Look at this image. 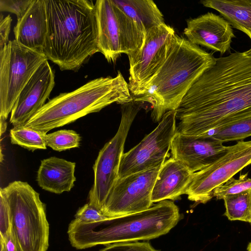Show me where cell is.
Segmentation results:
<instances>
[{"mask_svg": "<svg viewBox=\"0 0 251 251\" xmlns=\"http://www.w3.org/2000/svg\"><path fill=\"white\" fill-rule=\"evenodd\" d=\"M183 34L191 43L221 54L229 49L232 39L235 37L230 24L211 12L188 20Z\"/></svg>", "mask_w": 251, "mask_h": 251, "instance_id": "16", "label": "cell"}, {"mask_svg": "<svg viewBox=\"0 0 251 251\" xmlns=\"http://www.w3.org/2000/svg\"><path fill=\"white\" fill-rule=\"evenodd\" d=\"M143 102L133 100L122 104V117L117 132L100 150L93 165L94 180L89 193L88 203L100 210L119 178L125 142L132 122L142 107Z\"/></svg>", "mask_w": 251, "mask_h": 251, "instance_id": "8", "label": "cell"}, {"mask_svg": "<svg viewBox=\"0 0 251 251\" xmlns=\"http://www.w3.org/2000/svg\"><path fill=\"white\" fill-rule=\"evenodd\" d=\"M47 146L58 151L78 148L81 137L73 130L61 129L45 135Z\"/></svg>", "mask_w": 251, "mask_h": 251, "instance_id": "25", "label": "cell"}, {"mask_svg": "<svg viewBox=\"0 0 251 251\" xmlns=\"http://www.w3.org/2000/svg\"><path fill=\"white\" fill-rule=\"evenodd\" d=\"M45 0H33L14 28L15 40L22 45L43 53L48 33Z\"/></svg>", "mask_w": 251, "mask_h": 251, "instance_id": "17", "label": "cell"}, {"mask_svg": "<svg viewBox=\"0 0 251 251\" xmlns=\"http://www.w3.org/2000/svg\"><path fill=\"white\" fill-rule=\"evenodd\" d=\"M95 6L98 47L108 62L115 63L121 54L128 56L142 47L144 33L112 0H98Z\"/></svg>", "mask_w": 251, "mask_h": 251, "instance_id": "7", "label": "cell"}, {"mask_svg": "<svg viewBox=\"0 0 251 251\" xmlns=\"http://www.w3.org/2000/svg\"><path fill=\"white\" fill-rule=\"evenodd\" d=\"M203 134L223 143L241 140L251 136V113L244 115Z\"/></svg>", "mask_w": 251, "mask_h": 251, "instance_id": "22", "label": "cell"}, {"mask_svg": "<svg viewBox=\"0 0 251 251\" xmlns=\"http://www.w3.org/2000/svg\"><path fill=\"white\" fill-rule=\"evenodd\" d=\"M225 215L230 221L251 222V189L223 199Z\"/></svg>", "mask_w": 251, "mask_h": 251, "instance_id": "23", "label": "cell"}, {"mask_svg": "<svg viewBox=\"0 0 251 251\" xmlns=\"http://www.w3.org/2000/svg\"><path fill=\"white\" fill-rule=\"evenodd\" d=\"M176 132L199 135L251 113V49L216 58L175 110Z\"/></svg>", "mask_w": 251, "mask_h": 251, "instance_id": "1", "label": "cell"}, {"mask_svg": "<svg viewBox=\"0 0 251 251\" xmlns=\"http://www.w3.org/2000/svg\"><path fill=\"white\" fill-rule=\"evenodd\" d=\"M99 251H158L146 242L137 241L115 243L108 245Z\"/></svg>", "mask_w": 251, "mask_h": 251, "instance_id": "28", "label": "cell"}, {"mask_svg": "<svg viewBox=\"0 0 251 251\" xmlns=\"http://www.w3.org/2000/svg\"><path fill=\"white\" fill-rule=\"evenodd\" d=\"M54 84V72L46 60L19 95L11 112L10 123L14 126L25 125L45 105Z\"/></svg>", "mask_w": 251, "mask_h": 251, "instance_id": "15", "label": "cell"}, {"mask_svg": "<svg viewBox=\"0 0 251 251\" xmlns=\"http://www.w3.org/2000/svg\"><path fill=\"white\" fill-rule=\"evenodd\" d=\"M215 60L211 53L176 34L147 92L133 100L151 104L152 118L159 122L167 112L177 109L194 82Z\"/></svg>", "mask_w": 251, "mask_h": 251, "instance_id": "3", "label": "cell"}, {"mask_svg": "<svg viewBox=\"0 0 251 251\" xmlns=\"http://www.w3.org/2000/svg\"><path fill=\"white\" fill-rule=\"evenodd\" d=\"M248 176L247 173L241 175L238 179L232 177L214 190L213 197L223 200L227 196L238 194L251 189V178L248 177Z\"/></svg>", "mask_w": 251, "mask_h": 251, "instance_id": "26", "label": "cell"}, {"mask_svg": "<svg viewBox=\"0 0 251 251\" xmlns=\"http://www.w3.org/2000/svg\"><path fill=\"white\" fill-rule=\"evenodd\" d=\"M12 19L10 15L5 18L2 15L0 19V50L2 49L9 41V35L10 31Z\"/></svg>", "mask_w": 251, "mask_h": 251, "instance_id": "32", "label": "cell"}, {"mask_svg": "<svg viewBox=\"0 0 251 251\" xmlns=\"http://www.w3.org/2000/svg\"><path fill=\"white\" fill-rule=\"evenodd\" d=\"M11 230L9 208L3 195L0 192V239L4 238Z\"/></svg>", "mask_w": 251, "mask_h": 251, "instance_id": "30", "label": "cell"}, {"mask_svg": "<svg viewBox=\"0 0 251 251\" xmlns=\"http://www.w3.org/2000/svg\"><path fill=\"white\" fill-rule=\"evenodd\" d=\"M75 217L78 222L85 224L94 223L109 218L105 216L100 210L89 203L80 207Z\"/></svg>", "mask_w": 251, "mask_h": 251, "instance_id": "27", "label": "cell"}, {"mask_svg": "<svg viewBox=\"0 0 251 251\" xmlns=\"http://www.w3.org/2000/svg\"><path fill=\"white\" fill-rule=\"evenodd\" d=\"M201 2L218 11L230 25L251 39V0H205Z\"/></svg>", "mask_w": 251, "mask_h": 251, "instance_id": "21", "label": "cell"}, {"mask_svg": "<svg viewBox=\"0 0 251 251\" xmlns=\"http://www.w3.org/2000/svg\"><path fill=\"white\" fill-rule=\"evenodd\" d=\"M133 100L128 84L118 71L114 77L96 78L72 92L60 94L45 103L24 126L47 134L113 103L122 105Z\"/></svg>", "mask_w": 251, "mask_h": 251, "instance_id": "5", "label": "cell"}, {"mask_svg": "<svg viewBox=\"0 0 251 251\" xmlns=\"http://www.w3.org/2000/svg\"><path fill=\"white\" fill-rule=\"evenodd\" d=\"M33 0H0V11L15 14L17 20L25 14Z\"/></svg>", "mask_w": 251, "mask_h": 251, "instance_id": "29", "label": "cell"}, {"mask_svg": "<svg viewBox=\"0 0 251 251\" xmlns=\"http://www.w3.org/2000/svg\"><path fill=\"white\" fill-rule=\"evenodd\" d=\"M6 120L0 119V135L1 136L2 133H3L6 129L7 127V124L5 121Z\"/></svg>", "mask_w": 251, "mask_h": 251, "instance_id": "33", "label": "cell"}, {"mask_svg": "<svg viewBox=\"0 0 251 251\" xmlns=\"http://www.w3.org/2000/svg\"><path fill=\"white\" fill-rule=\"evenodd\" d=\"M161 166L118 178L101 210L103 214L114 218L150 208L153 203L152 191Z\"/></svg>", "mask_w": 251, "mask_h": 251, "instance_id": "13", "label": "cell"}, {"mask_svg": "<svg viewBox=\"0 0 251 251\" xmlns=\"http://www.w3.org/2000/svg\"><path fill=\"white\" fill-rule=\"evenodd\" d=\"M0 192L8 203L11 228L23 251H47L49 224L46 205L39 194L28 183L14 181Z\"/></svg>", "mask_w": 251, "mask_h": 251, "instance_id": "6", "label": "cell"}, {"mask_svg": "<svg viewBox=\"0 0 251 251\" xmlns=\"http://www.w3.org/2000/svg\"><path fill=\"white\" fill-rule=\"evenodd\" d=\"M0 251H23L12 230L4 238L0 239Z\"/></svg>", "mask_w": 251, "mask_h": 251, "instance_id": "31", "label": "cell"}, {"mask_svg": "<svg viewBox=\"0 0 251 251\" xmlns=\"http://www.w3.org/2000/svg\"><path fill=\"white\" fill-rule=\"evenodd\" d=\"M139 27L145 36L151 29L164 24L163 15L151 0H112Z\"/></svg>", "mask_w": 251, "mask_h": 251, "instance_id": "20", "label": "cell"}, {"mask_svg": "<svg viewBox=\"0 0 251 251\" xmlns=\"http://www.w3.org/2000/svg\"><path fill=\"white\" fill-rule=\"evenodd\" d=\"M45 2L48 28L43 53L61 70H77L99 52L95 4L88 0Z\"/></svg>", "mask_w": 251, "mask_h": 251, "instance_id": "2", "label": "cell"}, {"mask_svg": "<svg viewBox=\"0 0 251 251\" xmlns=\"http://www.w3.org/2000/svg\"><path fill=\"white\" fill-rule=\"evenodd\" d=\"M193 174L172 157L165 161L158 172L151 193V201L176 200L186 191Z\"/></svg>", "mask_w": 251, "mask_h": 251, "instance_id": "18", "label": "cell"}, {"mask_svg": "<svg viewBox=\"0 0 251 251\" xmlns=\"http://www.w3.org/2000/svg\"></svg>", "mask_w": 251, "mask_h": 251, "instance_id": "36", "label": "cell"}, {"mask_svg": "<svg viewBox=\"0 0 251 251\" xmlns=\"http://www.w3.org/2000/svg\"><path fill=\"white\" fill-rule=\"evenodd\" d=\"M250 224H251V222L250 223Z\"/></svg>", "mask_w": 251, "mask_h": 251, "instance_id": "35", "label": "cell"}, {"mask_svg": "<svg viewBox=\"0 0 251 251\" xmlns=\"http://www.w3.org/2000/svg\"><path fill=\"white\" fill-rule=\"evenodd\" d=\"M228 146L204 134L188 135L176 133L171 147L172 157L180 161L193 173L208 166L224 155Z\"/></svg>", "mask_w": 251, "mask_h": 251, "instance_id": "14", "label": "cell"}, {"mask_svg": "<svg viewBox=\"0 0 251 251\" xmlns=\"http://www.w3.org/2000/svg\"><path fill=\"white\" fill-rule=\"evenodd\" d=\"M247 251H251V242L249 244L248 246Z\"/></svg>", "mask_w": 251, "mask_h": 251, "instance_id": "34", "label": "cell"}, {"mask_svg": "<svg viewBox=\"0 0 251 251\" xmlns=\"http://www.w3.org/2000/svg\"><path fill=\"white\" fill-rule=\"evenodd\" d=\"M175 110L167 112L158 126L136 146L123 154L118 178L161 166L176 133Z\"/></svg>", "mask_w": 251, "mask_h": 251, "instance_id": "10", "label": "cell"}, {"mask_svg": "<svg viewBox=\"0 0 251 251\" xmlns=\"http://www.w3.org/2000/svg\"><path fill=\"white\" fill-rule=\"evenodd\" d=\"M180 217L177 206L165 200L139 213L94 223H82L75 219L70 223L67 233L71 244L78 250L99 245L148 240L167 234Z\"/></svg>", "mask_w": 251, "mask_h": 251, "instance_id": "4", "label": "cell"}, {"mask_svg": "<svg viewBox=\"0 0 251 251\" xmlns=\"http://www.w3.org/2000/svg\"><path fill=\"white\" fill-rule=\"evenodd\" d=\"M46 60L42 53L15 39L0 50V119L6 120L20 92Z\"/></svg>", "mask_w": 251, "mask_h": 251, "instance_id": "9", "label": "cell"}, {"mask_svg": "<svg viewBox=\"0 0 251 251\" xmlns=\"http://www.w3.org/2000/svg\"><path fill=\"white\" fill-rule=\"evenodd\" d=\"M250 164L251 140L239 141L211 164L194 173L185 194L191 201L205 203L213 197L216 188Z\"/></svg>", "mask_w": 251, "mask_h": 251, "instance_id": "12", "label": "cell"}, {"mask_svg": "<svg viewBox=\"0 0 251 251\" xmlns=\"http://www.w3.org/2000/svg\"><path fill=\"white\" fill-rule=\"evenodd\" d=\"M45 134L24 126H14L10 130L12 144L18 145L31 151L47 149Z\"/></svg>", "mask_w": 251, "mask_h": 251, "instance_id": "24", "label": "cell"}, {"mask_svg": "<svg viewBox=\"0 0 251 251\" xmlns=\"http://www.w3.org/2000/svg\"><path fill=\"white\" fill-rule=\"evenodd\" d=\"M75 163L56 157L42 160L37 181L43 189L57 194L69 192L74 186Z\"/></svg>", "mask_w": 251, "mask_h": 251, "instance_id": "19", "label": "cell"}, {"mask_svg": "<svg viewBox=\"0 0 251 251\" xmlns=\"http://www.w3.org/2000/svg\"><path fill=\"white\" fill-rule=\"evenodd\" d=\"M176 34L165 23L149 30L142 47L127 56L129 62L128 86L133 98L144 95L163 64L170 42Z\"/></svg>", "mask_w": 251, "mask_h": 251, "instance_id": "11", "label": "cell"}]
</instances>
